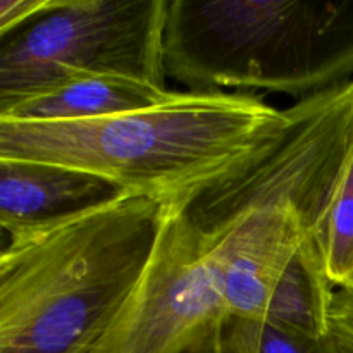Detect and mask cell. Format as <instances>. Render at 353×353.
<instances>
[{
	"mask_svg": "<svg viewBox=\"0 0 353 353\" xmlns=\"http://www.w3.org/2000/svg\"><path fill=\"white\" fill-rule=\"evenodd\" d=\"M164 64L192 92L307 99L353 79V0H168Z\"/></svg>",
	"mask_w": 353,
	"mask_h": 353,
	"instance_id": "3957f363",
	"label": "cell"
},
{
	"mask_svg": "<svg viewBox=\"0 0 353 353\" xmlns=\"http://www.w3.org/2000/svg\"><path fill=\"white\" fill-rule=\"evenodd\" d=\"M334 290L312 240H307L279 279L262 323L307 336H330Z\"/></svg>",
	"mask_w": 353,
	"mask_h": 353,
	"instance_id": "30bf717a",
	"label": "cell"
},
{
	"mask_svg": "<svg viewBox=\"0 0 353 353\" xmlns=\"http://www.w3.org/2000/svg\"><path fill=\"white\" fill-rule=\"evenodd\" d=\"M165 19L168 0H64L0 38V109L92 74L168 88Z\"/></svg>",
	"mask_w": 353,
	"mask_h": 353,
	"instance_id": "277c9868",
	"label": "cell"
},
{
	"mask_svg": "<svg viewBox=\"0 0 353 353\" xmlns=\"http://www.w3.org/2000/svg\"><path fill=\"white\" fill-rule=\"evenodd\" d=\"M169 88L117 74L81 76L0 109L6 123H76L119 116L168 102Z\"/></svg>",
	"mask_w": 353,
	"mask_h": 353,
	"instance_id": "9c48e42d",
	"label": "cell"
},
{
	"mask_svg": "<svg viewBox=\"0 0 353 353\" xmlns=\"http://www.w3.org/2000/svg\"><path fill=\"white\" fill-rule=\"evenodd\" d=\"M257 353H340L331 336H307L272 324L259 323Z\"/></svg>",
	"mask_w": 353,
	"mask_h": 353,
	"instance_id": "7c38bea8",
	"label": "cell"
},
{
	"mask_svg": "<svg viewBox=\"0 0 353 353\" xmlns=\"http://www.w3.org/2000/svg\"><path fill=\"white\" fill-rule=\"evenodd\" d=\"M286 121V110L248 93L186 90L159 105L103 119L0 121V159L74 168L164 209H186L265 154Z\"/></svg>",
	"mask_w": 353,
	"mask_h": 353,
	"instance_id": "6da1fadb",
	"label": "cell"
},
{
	"mask_svg": "<svg viewBox=\"0 0 353 353\" xmlns=\"http://www.w3.org/2000/svg\"><path fill=\"white\" fill-rule=\"evenodd\" d=\"M164 207L124 193L7 233L0 255V353H86L150 265Z\"/></svg>",
	"mask_w": 353,
	"mask_h": 353,
	"instance_id": "7a4b0ae2",
	"label": "cell"
},
{
	"mask_svg": "<svg viewBox=\"0 0 353 353\" xmlns=\"http://www.w3.org/2000/svg\"><path fill=\"white\" fill-rule=\"evenodd\" d=\"M64 0H0V38L57 9Z\"/></svg>",
	"mask_w": 353,
	"mask_h": 353,
	"instance_id": "5bb4252c",
	"label": "cell"
},
{
	"mask_svg": "<svg viewBox=\"0 0 353 353\" xmlns=\"http://www.w3.org/2000/svg\"><path fill=\"white\" fill-rule=\"evenodd\" d=\"M330 336L340 353H353V288L334 290L330 310Z\"/></svg>",
	"mask_w": 353,
	"mask_h": 353,
	"instance_id": "4fadbf2b",
	"label": "cell"
},
{
	"mask_svg": "<svg viewBox=\"0 0 353 353\" xmlns=\"http://www.w3.org/2000/svg\"><path fill=\"white\" fill-rule=\"evenodd\" d=\"M114 183L50 162L0 159V226L3 233L74 216L123 196Z\"/></svg>",
	"mask_w": 353,
	"mask_h": 353,
	"instance_id": "ba28073f",
	"label": "cell"
},
{
	"mask_svg": "<svg viewBox=\"0 0 353 353\" xmlns=\"http://www.w3.org/2000/svg\"><path fill=\"white\" fill-rule=\"evenodd\" d=\"M285 110V130L265 154L183 209L205 238L221 236L254 210L279 207L292 209L312 238L353 145V79Z\"/></svg>",
	"mask_w": 353,
	"mask_h": 353,
	"instance_id": "5b68a950",
	"label": "cell"
},
{
	"mask_svg": "<svg viewBox=\"0 0 353 353\" xmlns=\"http://www.w3.org/2000/svg\"><path fill=\"white\" fill-rule=\"evenodd\" d=\"M312 241L331 285L353 288V145L317 217Z\"/></svg>",
	"mask_w": 353,
	"mask_h": 353,
	"instance_id": "8fae6325",
	"label": "cell"
},
{
	"mask_svg": "<svg viewBox=\"0 0 353 353\" xmlns=\"http://www.w3.org/2000/svg\"><path fill=\"white\" fill-rule=\"evenodd\" d=\"M205 254V236L185 210L165 209L147 272L86 353H181L226 319Z\"/></svg>",
	"mask_w": 353,
	"mask_h": 353,
	"instance_id": "8992f818",
	"label": "cell"
},
{
	"mask_svg": "<svg viewBox=\"0 0 353 353\" xmlns=\"http://www.w3.org/2000/svg\"><path fill=\"white\" fill-rule=\"evenodd\" d=\"M312 240L292 209H259L221 236L205 238L207 265L230 316L262 323L296 252Z\"/></svg>",
	"mask_w": 353,
	"mask_h": 353,
	"instance_id": "52a82bcc",
	"label": "cell"
}]
</instances>
